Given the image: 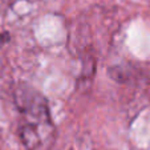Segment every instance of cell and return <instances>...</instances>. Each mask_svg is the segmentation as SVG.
Instances as JSON below:
<instances>
[{
	"instance_id": "obj_1",
	"label": "cell",
	"mask_w": 150,
	"mask_h": 150,
	"mask_svg": "<svg viewBox=\"0 0 150 150\" xmlns=\"http://www.w3.org/2000/svg\"><path fill=\"white\" fill-rule=\"evenodd\" d=\"M6 40H7V36L4 33H1V32H0V47H1L4 42H6Z\"/></svg>"
}]
</instances>
